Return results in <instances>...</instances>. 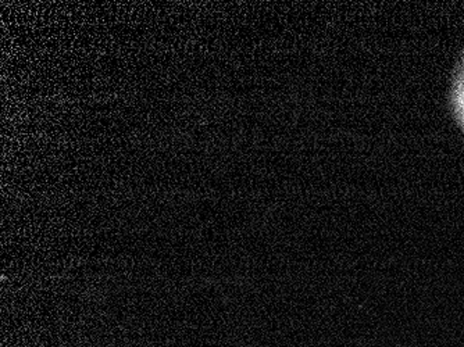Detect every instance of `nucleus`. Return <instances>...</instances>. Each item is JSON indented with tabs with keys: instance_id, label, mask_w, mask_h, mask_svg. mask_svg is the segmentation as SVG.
<instances>
[{
	"instance_id": "f257e3e1",
	"label": "nucleus",
	"mask_w": 464,
	"mask_h": 347,
	"mask_svg": "<svg viewBox=\"0 0 464 347\" xmlns=\"http://www.w3.org/2000/svg\"><path fill=\"white\" fill-rule=\"evenodd\" d=\"M453 106H455L456 117L464 128V64L456 78L455 90H453Z\"/></svg>"
}]
</instances>
